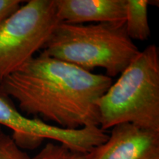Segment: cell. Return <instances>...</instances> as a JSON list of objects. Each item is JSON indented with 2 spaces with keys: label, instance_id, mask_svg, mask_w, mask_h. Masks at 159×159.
Wrapping results in <instances>:
<instances>
[{
  "label": "cell",
  "instance_id": "cell-6",
  "mask_svg": "<svg viewBox=\"0 0 159 159\" xmlns=\"http://www.w3.org/2000/svg\"><path fill=\"white\" fill-rule=\"evenodd\" d=\"M85 159H159V132L131 123L116 125L105 142L85 153Z\"/></svg>",
  "mask_w": 159,
  "mask_h": 159
},
{
  "label": "cell",
  "instance_id": "cell-9",
  "mask_svg": "<svg viewBox=\"0 0 159 159\" xmlns=\"http://www.w3.org/2000/svg\"><path fill=\"white\" fill-rule=\"evenodd\" d=\"M32 159H85V153L60 143L49 142Z\"/></svg>",
  "mask_w": 159,
  "mask_h": 159
},
{
  "label": "cell",
  "instance_id": "cell-3",
  "mask_svg": "<svg viewBox=\"0 0 159 159\" xmlns=\"http://www.w3.org/2000/svg\"><path fill=\"white\" fill-rule=\"evenodd\" d=\"M140 50L127 34L125 23L71 25L60 22L42 52L86 71L104 69L121 74Z\"/></svg>",
  "mask_w": 159,
  "mask_h": 159
},
{
  "label": "cell",
  "instance_id": "cell-4",
  "mask_svg": "<svg viewBox=\"0 0 159 159\" xmlns=\"http://www.w3.org/2000/svg\"><path fill=\"white\" fill-rule=\"evenodd\" d=\"M55 0H30L0 18V84L35 56L56 26Z\"/></svg>",
  "mask_w": 159,
  "mask_h": 159
},
{
  "label": "cell",
  "instance_id": "cell-8",
  "mask_svg": "<svg viewBox=\"0 0 159 159\" xmlns=\"http://www.w3.org/2000/svg\"><path fill=\"white\" fill-rule=\"evenodd\" d=\"M150 0H126V17L125 27L129 38L134 41H147L150 36L148 21Z\"/></svg>",
  "mask_w": 159,
  "mask_h": 159
},
{
  "label": "cell",
  "instance_id": "cell-1",
  "mask_svg": "<svg viewBox=\"0 0 159 159\" xmlns=\"http://www.w3.org/2000/svg\"><path fill=\"white\" fill-rule=\"evenodd\" d=\"M111 84L106 75L95 74L41 52L6 77L0 93L15 99L27 116L76 130L99 126L97 102Z\"/></svg>",
  "mask_w": 159,
  "mask_h": 159
},
{
  "label": "cell",
  "instance_id": "cell-5",
  "mask_svg": "<svg viewBox=\"0 0 159 159\" xmlns=\"http://www.w3.org/2000/svg\"><path fill=\"white\" fill-rule=\"evenodd\" d=\"M0 126L13 131V138L21 149H34L51 139L78 152L86 153L105 142L108 135L99 126L69 130L30 118L18 109L9 97L0 93Z\"/></svg>",
  "mask_w": 159,
  "mask_h": 159
},
{
  "label": "cell",
  "instance_id": "cell-11",
  "mask_svg": "<svg viewBox=\"0 0 159 159\" xmlns=\"http://www.w3.org/2000/svg\"><path fill=\"white\" fill-rule=\"evenodd\" d=\"M25 1L0 0V18L7 16L16 11Z\"/></svg>",
  "mask_w": 159,
  "mask_h": 159
},
{
  "label": "cell",
  "instance_id": "cell-2",
  "mask_svg": "<svg viewBox=\"0 0 159 159\" xmlns=\"http://www.w3.org/2000/svg\"><path fill=\"white\" fill-rule=\"evenodd\" d=\"M99 127L105 131L122 123L159 132V51H140L97 102Z\"/></svg>",
  "mask_w": 159,
  "mask_h": 159
},
{
  "label": "cell",
  "instance_id": "cell-10",
  "mask_svg": "<svg viewBox=\"0 0 159 159\" xmlns=\"http://www.w3.org/2000/svg\"><path fill=\"white\" fill-rule=\"evenodd\" d=\"M0 159H32L0 126Z\"/></svg>",
  "mask_w": 159,
  "mask_h": 159
},
{
  "label": "cell",
  "instance_id": "cell-7",
  "mask_svg": "<svg viewBox=\"0 0 159 159\" xmlns=\"http://www.w3.org/2000/svg\"><path fill=\"white\" fill-rule=\"evenodd\" d=\"M61 22L121 24L125 22L126 0H55Z\"/></svg>",
  "mask_w": 159,
  "mask_h": 159
}]
</instances>
